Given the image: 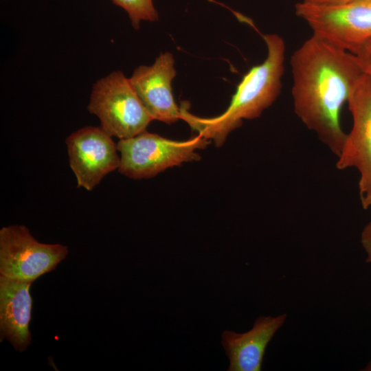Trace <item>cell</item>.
Wrapping results in <instances>:
<instances>
[{
	"mask_svg": "<svg viewBox=\"0 0 371 371\" xmlns=\"http://www.w3.org/2000/svg\"><path fill=\"white\" fill-rule=\"evenodd\" d=\"M355 0H302V2L321 5H336L346 4Z\"/></svg>",
	"mask_w": 371,
	"mask_h": 371,
	"instance_id": "15",
	"label": "cell"
},
{
	"mask_svg": "<svg viewBox=\"0 0 371 371\" xmlns=\"http://www.w3.org/2000/svg\"><path fill=\"white\" fill-rule=\"evenodd\" d=\"M69 253L60 244L41 243L24 225L0 229V276L32 282L56 269Z\"/></svg>",
	"mask_w": 371,
	"mask_h": 371,
	"instance_id": "6",
	"label": "cell"
},
{
	"mask_svg": "<svg viewBox=\"0 0 371 371\" xmlns=\"http://www.w3.org/2000/svg\"><path fill=\"white\" fill-rule=\"evenodd\" d=\"M351 53L363 74L371 79V40L361 44Z\"/></svg>",
	"mask_w": 371,
	"mask_h": 371,
	"instance_id": "13",
	"label": "cell"
},
{
	"mask_svg": "<svg viewBox=\"0 0 371 371\" xmlns=\"http://www.w3.org/2000/svg\"><path fill=\"white\" fill-rule=\"evenodd\" d=\"M113 3L123 8L128 14L133 27L138 30L142 21H155L158 13L153 0H111Z\"/></svg>",
	"mask_w": 371,
	"mask_h": 371,
	"instance_id": "12",
	"label": "cell"
},
{
	"mask_svg": "<svg viewBox=\"0 0 371 371\" xmlns=\"http://www.w3.org/2000/svg\"><path fill=\"white\" fill-rule=\"evenodd\" d=\"M176 76L175 60L170 52L161 53L150 66L137 67L130 80L153 120L172 124L180 119V109L172 92Z\"/></svg>",
	"mask_w": 371,
	"mask_h": 371,
	"instance_id": "9",
	"label": "cell"
},
{
	"mask_svg": "<svg viewBox=\"0 0 371 371\" xmlns=\"http://www.w3.org/2000/svg\"><path fill=\"white\" fill-rule=\"evenodd\" d=\"M294 111L337 157L346 134L341 112L363 72L353 54L313 34L293 53Z\"/></svg>",
	"mask_w": 371,
	"mask_h": 371,
	"instance_id": "1",
	"label": "cell"
},
{
	"mask_svg": "<svg viewBox=\"0 0 371 371\" xmlns=\"http://www.w3.org/2000/svg\"><path fill=\"white\" fill-rule=\"evenodd\" d=\"M111 135L100 126H85L66 139L69 165L78 187L92 190L109 172L119 168L120 158Z\"/></svg>",
	"mask_w": 371,
	"mask_h": 371,
	"instance_id": "8",
	"label": "cell"
},
{
	"mask_svg": "<svg viewBox=\"0 0 371 371\" xmlns=\"http://www.w3.org/2000/svg\"><path fill=\"white\" fill-rule=\"evenodd\" d=\"M295 14L313 31L328 41L352 52L371 40V0H355L336 5L299 2Z\"/></svg>",
	"mask_w": 371,
	"mask_h": 371,
	"instance_id": "5",
	"label": "cell"
},
{
	"mask_svg": "<svg viewBox=\"0 0 371 371\" xmlns=\"http://www.w3.org/2000/svg\"><path fill=\"white\" fill-rule=\"evenodd\" d=\"M361 242L366 254V261L371 263V221L363 228Z\"/></svg>",
	"mask_w": 371,
	"mask_h": 371,
	"instance_id": "14",
	"label": "cell"
},
{
	"mask_svg": "<svg viewBox=\"0 0 371 371\" xmlns=\"http://www.w3.org/2000/svg\"><path fill=\"white\" fill-rule=\"evenodd\" d=\"M347 103L352 126L336 163L339 170L356 168L360 175L359 189L364 209L371 207V79L362 74Z\"/></svg>",
	"mask_w": 371,
	"mask_h": 371,
	"instance_id": "7",
	"label": "cell"
},
{
	"mask_svg": "<svg viewBox=\"0 0 371 371\" xmlns=\"http://www.w3.org/2000/svg\"><path fill=\"white\" fill-rule=\"evenodd\" d=\"M210 140L197 135L177 141L144 131L117 144L120 153L119 172L132 179L155 176L168 168L201 159L197 150L205 148Z\"/></svg>",
	"mask_w": 371,
	"mask_h": 371,
	"instance_id": "4",
	"label": "cell"
},
{
	"mask_svg": "<svg viewBox=\"0 0 371 371\" xmlns=\"http://www.w3.org/2000/svg\"><path fill=\"white\" fill-rule=\"evenodd\" d=\"M32 283L0 276V341L6 339L20 352L32 341Z\"/></svg>",
	"mask_w": 371,
	"mask_h": 371,
	"instance_id": "11",
	"label": "cell"
},
{
	"mask_svg": "<svg viewBox=\"0 0 371 371\" xmlns=\"http://www.w3.org/2000/svg\"><path fill=\"white\" fill-rule=\"evenodd\" d=\"M286 319L285 313L276 317L261 316L246 333L223 331L221 344L229 360L227 370H261L266 348Z\"/></svg>",
	"mask_w": 371,
	"mask_h": 371,
	"instance_id": "10",
	"label": "cell"
},
{
	"mask_svg": "<svg viewBox=\"0 0 371 371\" xmlns=\"http://www.w3.org/2000/svg\"><path fill=\"white\" fill-rule=\"evenodd\" d=\"M100 121V127L120 139L146 131L153 120L135 91L130 78L115 71L93 86L87 106Z\"/></svg>",
	"mask_w": 371,
	"mask_h": 371,
	"instance_id": "3",
	"label": "cell"
},
{
	"mask_svg": "<svg viewBox=\"0 0 371 371\" xmlns=\"http://www.w3.org/2000/svg\"><path fill=\"white\" fill-rule=\"evenodd\" d=\"M262 38L267 49L265 60L243 76L229 106L222 114L201 117L190 113L187 102L179 106L180 119L199 135L213 140L216 147L223 144L227 135L240 127L244 119L260 117L280 95L284 71L285 42L276 34L262 35Z\"/></svg>",
	"mask_w": 371,
	"mask_h": 371,
	"instance_id": "2",
	"label": "cell"
}]
</instances>
